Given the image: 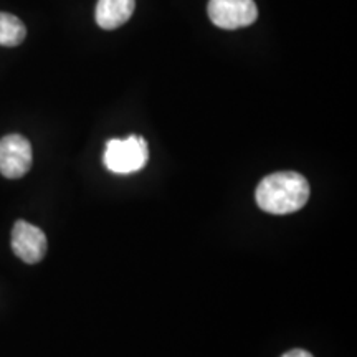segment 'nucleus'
I'll list each match as a JSON object with an SVG mask.
<instances>
[{
    "label": "nucleus",
    "mask_w": 357,
    "mask_h": 357,
    "mask_svg": "<svg viewBox=\"0 0 357 357\" xmlns=\"http://www.w3.org/2000/svg\"><path fill=\"white\" fill-rule=\"evenodd\" d=\"M258 207L271 215H287L303 208L310 199V184L298 172H275L258 184Z\"/></svg>",
    "instance_id": "nucleus-1"
},
{
    "label": "nucleus",
    "mask_w": 357,
    "mask_h": 357,
    "mask_svg": "<svg viewBox=\"0 0 357 357\" xmlns=\"http://www.w3.org/2000/svg\"><path fill=\"white\" fill-rule=\"evenodd\" d=\"M149 159L147 142L141 136H129L126 139H109L106 142L105 166L114 174H132L141 171Z\"/></svg>",
    "instance_id": "nucleus-2"
},
{
    "label": "nucleus",
    "mask_w": 357,
    "mask_h": 357,
    "mask_svg": "<svg viewBox=\"0 0 357 357\" xmlns=\"http://www.w3.org/2000/svg\"><path fill=\"white\" fill-rule=\"evenodd\" d=\"M207 10L212 24L223 30L248 26L258 17V8L253 0H211Z\"/></svg>",
    "instance_id": "nucleus-3"
},
{
    "label": "nucleus",
    "mask_w": 357,
    "mask_h": 357,
    "mask_svg": "<svg viewBox=\"0 0 357 357\" xmlns=\"http://www.w3.org/2000/svg\"><path fill=\"white\" fill-rule=\"evenodd\" d=\"M32 144L20 134H8L0 139V174L20 178L32 167Z\"/></svg>",
    "instance_id": "nucleus-4"
},
{
    "label": "nucleus",
    "mask_w": 357,
    "mask_h": 357,
    "mask_svg": "<svg viewBox=\"0 0 357 357\" xmlns=\"http://www.w3.org/2000/svg\"><path fill=\"white\" fill-rule=\"evenodd\" d=\"M47 235L42 229L25 220H17L12 230V250L29 265L42 261L47 253Z\"/></svg>",
    "instance_id": "nucleus-5"
},
{
    "label": "nucleus",
    "mask_w": 357,
    "mask_h": 357,
    "mask_svg": "<svg viewBox=\"0 0 357 357\" xmlns=\"http://www.w3.org/2000/svg\"><path fill=\"white\" fill-rule=\"evenodd\" d=\"M136 0H98L95 19L105 30H114L131 19Z\"/></svg>",
    "instance_id": "nucleus-6"
},
{
    "label": "nucleus",
    "mask_w": 357,
    "mask_h": 357,
    "mask_svg": "<svg viewBox=\"0 0 357 357\" xmlns=\"http://www.w3.org/2000/svg\"><path fill=\"white\" fill-rule=\"evenodd\" d=\"M26 29L19 17L0 12V45L2 47H19L25 40Z\"/></svg>",
    "instance_id": "nucleus-7"
},
{
    "label": "nucleus",
    "mask_w": 357,
    "mask_h": 357,
    "mask_svg": "<svg viewBox=\"0 0 357 357\" xmlns=\"http://www.w3.org/2000/svg\"><path fill=\"white\" fill-rule=\"evenodd\" d=\"M281 357H312V356L305 349H293V351L287 352V354H283Z\"/></svg>",
    "instance_id": "nucleus-8"
}]
</instances>
